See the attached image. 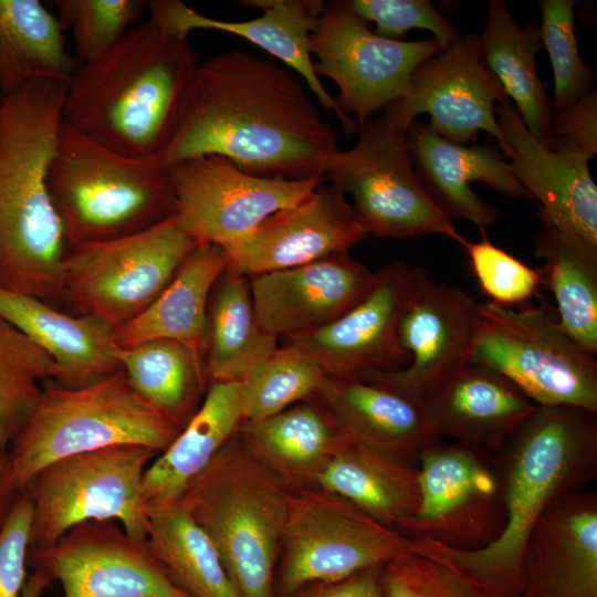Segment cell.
I'll return each mask as SVG.
<instances>
[{
	"instance_id": "7c38bea8",
	"label": "cell",
	"mask_w": 597,
	"mask_h": 597,
	"mask_svg": "<svg viewBox=\"0 0 597 597\" xmlns=\"http://www.w3.org/2000/svg\"><path fill=\"white\" fill-rule=\"evenodd\" d=\"M359 128L358 140L331 160L325 179L346 197L378 238L442 234L462 245L464 238L417 172L407 130L384 115Z\"/></svg>"
},
{
	"instance_id": "4dcf8cb0",
	"label": "cell",
	"mask_w": 597,
	"mask_h": 597,
	"mask_svg": "<svg viewBox=\"0 0 597 597\" xmlns=\"http://www.w3.org/2000/svg\"><path fill=\"white\" fill-rule=\"evenodd\" d=\"M226 268L221 247L199 243L153 304L113 329L116 346L129 348L165 338L184 343L205 357L209 296Z\"/></svg>"
},
{
	"instance_id": "836d02e7",
	"label": "cell",
	"mask_w": 597,
	"mask_h": 597,
	"mask_svg": "<svg viewBox=\"0 0 597 597\" xmlns=\"http://www.w3.org/2000/svg\"><path fill=\"white\" fill-rule=\"evenodd\" d=\"M76 59L64 30L40 0H0V95L38 81L69 83Z\"/></svg>"
},
{
	"instance_id": "83f0119b",
	"label": "cell",
	"mask_w": 597,
	"mask_h": 597,
	"mask_svg": "<svg viewBox=\"0 0 597 597\" xmlns=\"http://www.w3.org/2000/svg\"><path fill=\"white\" fill-rule=\"evenodd\" d=\"M237 433L291 492L314 488L329 460L352 442L316 397L265 419L243 421Z\"/></svg>"
},
{
	"instance_id": "4316f807",
	"label": "cell",
	"mask_w": 597,
	"mask_h": 597,
	"mask_svg": "<svg viewBox=\"0 0 597 597\" xmlns=\"http://www.w3.org/2000/svg\"><path fill=\"white\" fill-rule=\"evenodd\" d=\"M314 397L352 442L418 463L423 449L442 440L422 402L381 384L327 375Z\"/></svg>"
},
{
	"instance_id": "c3c4849f",
	"label": "cell",
	"mask_w": 597,
	"mask_h": 597,
	"mask_svg": "<svg viewBox=\"0 0 597 597\" xmlns=\"http://www.w3.org/2000/svg\"><path fill=\"white\" fill-rule=\"evenodd\" d=\"M381 568L371 567L337 582L320 583L308 593L289 597H387Z\"/></svg>"
},
{
	"instance_id": "277c9868",
	"label": "cell",
	"mask_w": 597,
	"mask_h": 597,
	"mask_svg": "<svg viewBox=\"0 0 597 597\" xmlns=\"http://www.w3.org/2000/svg\"><path fill=\"white\" fill-rule=\"evenodd\" d=\"M66 83H29L0 101V287L61 307L66 249L48 189Z\"/></svg>"
},
{
	"instance_id": "f546056e",
	"label": "cell",
	"mask_w": 597,
	"mask_h": 597,
	"mask_svg": "<svg viewBox=\"0 0 597 597\" xmlns=\"http://www.w3.org/2000/svg\"><path fill=\"white\" fill-rule=\"evenodd\" d=\"M242 422L240 383H209L196 413L147 467L142 484L146 505L178 501Z\"/></svg>"
},
{
	"instance_id": "ac0fdd59",
	"label": "cell",
	"mask_w": 597,
	"mask_h": 597,
	"mask_svg": "<svg viewBox=\"0 0 597 597\" xmlns=\"http://www.w3.org/2000/svg\"><path fill=\"white\" fill-rule=\"evenodd\" d=\"M423 269L404 261L375 272L366 294L326 326L292 337L290 345L314 359L327 375L360 376L407 365L398 341L400 318L422 280Z\"/></svg>"
},
{
	"instance_id": "5b68a950",
	"label": "cell",
	"mask_w": 597,
	"mask_h": 597,
	"mask_svg": "<svg viewBox=\"0 0 597 597\" xmlns=\"http://www.w3.org/2000/svg\"><path fill=\"white\" fill-rule=\"evenodd\" d=\"M46 182L66 251L150 229L176 210L160 156L123 155L64 122Z\"/></svg>"
},
{
	"instance_id": "3957f363",
	"label": "cell",
	"mask_w": 597,
	"mask_h": 597,
	"mask_svg": "<svg viewBox=\"0 0 597 597\" xmlns=\"http://www.w3.org/2000/svg\"><path fill=\"white\" fill-rule=\"evenodd\" d=\"M198 65L189 38L150 19L139 22L76 69L66 84L63 122L123 155L160 156L178 129Z\"/></svg>"
},
{
	"instance_id": "7bdbcfd3",
	"label": "cell",
	"mask_w": 597,
	"mask_h": 597,
	"mask_svg": "<svg viewBox=\"0 0 597 597\" xmlns=\"http://www.w3.org/2000/svg\"><path fill=\"white\" fill-rule=\"evenodd\" d=\"M470 268L483 293L495 304L516 307L527 305L542 285L534 269L493 244L486 233L479 241L464 240Z\"/></svg>"
},
{
	"instance_id": "60d3db41",
	"label": "cell",
	"mask_w": 597,
	"mask_h": 597,
	"mask_svg": "<svg viewBox=\"0 0 597 597\" xmlns=\"http://www.w3.org/2000/svg\"><path fill=\"white\" fill-rule=\"evenodd\" d=\"M574 0H542L541 34L554 74L553 113L593 92L595 72L584 63L574 29Z\"/></svg>"
},
{
	"instance_id": "ba28073f",
	"label": "cell",
	"mask_w": 597,
	"mask_h": 597,
	"mask_svg": "<svg viewBox=\"0 0 597 597\" xmlns=\"http://www.w3.org/2000/svg\"><path fill=\"white\" fill-rule=\"evenodd\" d=\"M478 312L469 363L500 373L536 406L597 412V362L561 328L548 305L486 301Z\"/></svg>"
},
{
	"instance_id": "9c48e42d",
	"label": "cell",
	"mask_w": 597,
	"mask_h": 597,
	"mask_svg": "<svg viewBox=\"0 0 597 597\" xmlns=\"http://www.w3.org/2000/svg\"><path fill=\"white\" fill-rule=\"evenodd\" d=\"M198 244L171 217L130 235L70 249L61 308L115 329L153 304Z\"/></svg>"
},
{
	"instance_id": "681fc988",
	"label": "cell",
	"mask_w": 597,
	"mask_h": 597,
	"mask_svg": "<svg viewBox=\"0 0 597 597\" xmlns=\"http://www.w3.org/2000/svg\"><path fill=\"white\" fill-rule=\"evenodd\" d=\"M21 492L13 481L8 449L0 447V532Z\"/></svg>"
},
{
	"instance_id": "8fae6325",
	"label": "cell",
	"mask_w": 597,
	"mask_h": 597,
	"mask_svg": "<svg viewBox=\"0 0 597 597\" xmlns=\"http://www.w3.org/2000/svg\"><path fill=\"white\" fill-rule=\"evenodd\" d=\"M415 553L412 538L321 488L291 492L281 538L277 586L289 597Z\"/></svg>"
},
{
	"instance_id": "bcb514c9",
	"label": "cell",
	"mask_w": 597,
	"mask_h": 597,
	"mask_svg": "<svg viewBox=\"0 0 597 597\" xmlns=\"http://www.w3.org/2000/svg\"><path fill=\"white\" fill-rule=\"evenodd\" d=\"M32 504L22 491L0 532V597H20L27 582Z\"/></svg>"
},
{
	"instance_id": "6da1fadb",
	"label": "cell",
	"mask_w": 597,
	"mask_h": 597,
	"mask_svg": "<svg viewBox=\"0 0 597 597\" xmlns=\"http://www.w3.org/2000/svg\"><path fill=\"white\" fill-rule=\"evenodd\" d=\"M338 151L335 132L290 69L231 50L198 65L160 158L167 166L219 155L252 175L302 180L325 177Z\"/></svg>"
},
{
	"instance_id": "d4e9b609",
	"label": "cell",
	"mask_w": 597,
	"mask_h": 597,
	"mask_svg": "<svg viewBox=\"0 0 597 597\" xmlns=\"http://www.w3.org/2000/svg\"><path fill=\"white\" fill-rule=\"evenodd\" d=\"M519 597H597V493L580 490L554 502L525 547Z\"/></svg>"
},
{
	"instance_id": "603a6c76",
	"label": "cell",
	"mask_w": 597,
	"mask_h": 597,
	"mask_svg": "<svg viewBox=\"0 0 597 597\" xmlns=\"http://www.w3.org/2000/svg\"><path fill=\"white\" fill-rule=\"evenodd\" d=\"M375 272L348 252L250 276L260 325L277 338L320 329L354 306Z\"/></svg>"
},
{
	"instance_id": "4fadbf2b",
	"label": "cell",
	"mask_w": 597,
	"mask_h": 597,
	"mask_svg": "<svg viewBox=\"0 0 597 597\" xmlns=\"http://www.w3.org/2000/svg\"><path fill=\"white\" fill-rule=\"evenodd\" d=\"M310 51L316 57V75L337 85L336 104L360 127L402 97L416 70L442 48L433 36L421 41L379 36L349 1L338 0L325 2Z\"/></svg>"
},
{
	"instance_id": "ee69618b",
	"label": "cell",
	"mask_w": 597,
	"mask_h": 597,
	"mask_svg": "<svg viewBox=\"0 0 597 597\" xmlns=\"http://www.w3.org/2000/svg\"><path fill=\"white\" fill-rule=\"evenodd\" d=\"M349 4L360 19L374 22V32L383 38L401 40L412 29H425L442 50L461 38L429 0H350Z\"/></svg>"
},
{
	"instance_id": "b9f144b4",
	"label": "cell",
	"mask_w": 597,
	"mask_h": 597,
	"mask_svg": "<svg viewBox=\"0 0 597 597\" xmlns=\"http://www.w3.org/2000/svg\"><path fill=\"white\" fill-rule=\"evenodd\" d=\"M57 19L69 31L81 63L116 44L140 22L142 0H56Z\"/></svg>"
},
{
	"instance_id": "f35d334b",
	"label": "cell",
	"mask_w": 597,
	"mask_h": 597,
	"mask_svg": "<svg viewBox=\"0 0 597 597\" xmlns=\"http://www.w3.org/2000/svg\"><path fill=\"white\" fill-rule=\"evenodd\" d=\"M59 376L52 357L0 317V447H10L33 410L43 384L56 381Z\"/></svg>"
},
{
	"instance_id": "d6986e66",
	"label": "cell",
	"mask_w": 597,
	"mask_h": 597,
	"mask_svg": "<svg viewBox=\"0 0 597 597\" xmlns=\"http://www.w3.org/2000/svg\"><path fill=\"white\" fill-rule=\"evenodd\" d=\"M347 197L323 182L222 248L227 269L248 277L346 253L369 235Z\"/></svg>"
},
{
	"instance_id": "d6a6232c",
	"label": "cell",
	"mask_w": 597,
	"mask_h": 597,
	"mask_svg": "<svg viewBox=\"0 0 597 597\" xmlns=\"http://www.w3.org/2000/svg\"><path fill=\"white\" fill-rule=\"evenodd\" d=\"M480 36L482 59L517 108L523 124L537 140L552 137V102L536 65L543 49L537 20L520 27L503 0H490Z\"/></svg>"
},
{
	"instance_id": "f6af8a7d",
	"label": "cell",
	"mask_w": 597,
	"mask_h": 597,
	"mask_svg": "<svg viewBox=\"0 0 597 597\" xmlns=\"http://www.w3.org/2000/svg\"><path fill=\"white\" fill-rule=\"evenodd\" d=\"M387 597H478L441 564L404 554L381 568Z\"/></svg>"
},
{
	"instance_id": "7a4b0ae2",
	"label": "cell",
	"mask_w": 597,
	"mask_h": 597,
	"mask_svg": "<svg viewBox=\"0 0 597 597\" xmlns=\"http://www.w3.org/2000/svg\"><path fill=\"white\" fill-rule=\"evenodd\" d=\"M501 479L504 527L490 545L458 551L412 538L415 553L454 574L478 597H519L527 540L557 500L597 475V412L537 406L493 459Z\"/></svg>"
},
{
	"instance_id": "d590c367",
	"label": "cell",
	"mask_w": 597,
	"mask_h": 597,
	"mask_svg": "<svg viewBox=\"0 0 597 597\" xmlns=\"http://www.w3.org/2000/svg\"><path fill=\"white\" fill-rule=\"evenodd\" d=\"M534 254L543 260L542 285L556 302L561 328L586 353L597 354V244L578 235L543 227L534 238Z\"/></svg>"
},
{
	"instance_id": "cb8c5ba5",
	"label": "cell",
	"mask_w": 597,
	"mask_h": 597,
	"mask_svg": "<svg viewBox=\"0 0 597 597\" xmlns=\"http://www.w3.org/2000/svg\"><path fill=\"white\" fill-rule=\"evenodd\" d=\"M438 436L493 460L537 407L510 379L468 363L422 399Z\"/></svg>"
},
{
	"instance_id": "ffe728a7",
	"label": "cell",
	"mask_w": 597,
	"mask_h": 597,
	"mask_svg": "<svg viewBox=\"0 0 597 597\" xmlns=\"http://www.w3.org/2000/svg\"><path fill=\"white\" fill-rule=\"evenodd\" d=\"M479 321L478 303L448 283L422 280L398 326L406 366L373 370L360 377L412 399L423 397L470 359Z\"/></svg>"
},
{
	"instance_id": "f907efd6",
	"label": "cell",
	"mask_w": 597,
	"mask_h": 597,
	"mask_svg": "<svg viewBox=\"0 0 597 597\" xmlns=\"http://www.w3.org/2000/svg\"><path fill=\"white\" fill-rule=\"evenodd\" d=\"M52 580L40 572H34L27 578L20 597H42Z\"/></svg>"
},
{
	"instance_id": "7dc6e473",
	"label": "cell",
	"mask_w": 597,
	"mask_h": 597,
	"mask_svg": "<svg viewBox=\"0 0 597 597\" xmlns=\"http://www.w3.org/2000/svg\"><path fill=\"white\" fill-rule=\"evenodd\" d=\"M551 134L593 158L597 154V94L590 92L572 106L553 113Z\"/></svg>"
},
{
	"instance_id": "9a60e30c",
	"label": "cell",
	"mask_w": 597,
	"mask_h": 597,
	"mask_svg": "<svg viewBox=\"0 0 597 597\" xmlns=\"http://www.w3.org/2000/svg\"><path fill=\"white\" fill-rule=\"evenodd\" d=\"M420 503L400 533L458 551H476L501 534L505 512L493 460L442 440L418 455Z\"/></svg>"
},
{
	"instance_id": "f1b7e54d",
	"label": "cell",
	"mask_w": 597,
	"mask_h": 597,
	"mask_svg": "<svg viewBox=\"0 0 597 597\" xmlns=\"http://www.w3.org/2000/svg\"><path fill=\"white\" fill-rule=\"evenodd\" d=\"M0 317L52 357L60 369L55 383L61 386H86L121 369L113 328L96 320L2 287Z\"/></svg>"
},
{
	"instance_id": "ab89813d",
	"label": "cell",
	"mask_w": 597,
	"mask_h": 597,
	"mask_svg": "<svg viewBox=\"0 0 597 597\" xmlns=\"http://www.w3.org/2000/svg\"><path fill=\"white\" fill-rule=\"evenodd\" d=\"M327 374L293 346H277L240 381L243 421L271 417L314 397Z\"/></svg>"
},
{
	"instance_id": "e575fe53",
	"label": "cell",
	"mask_w": 597,
	"mask_h": 597,
	"mask_svg": "<svg viewBox=\"0 0 597 597\" xmlns=\"http://www.w3.org/2000/svg\"><path fill=\"white\" fill-rule=\"evenodd\" d=\"M260 325L250 277L226 270L212 286L207 308L205 366L209 383L241 381L279 345Z\"/></svg>"
},
{
	"instance_id": "74e56055",
	"label": "cell",
	"mask_w": 597,
	"mask_h": 597,
	"mask_svg": "<svg viewBox=\"0 0 597 597\" xmlns=\"http://www.w3.org/2000/svg\"><path fill=\"white\" fill-rule=\"evenodd\" d=\"M114 356L135 390L149 405L182 427L200 407L209 380L205 357L174 339H153Z\"/></svg>"
},
{
	"instance_id": "2e32d148",
	"label": "cell",
	"mask_w": 597,
	"mask_h": 597,
	"mask_svg": "<svg viewBox=\"0 0 597 597\" xmlns=\"http://www.w3.org/2000/svg\"><path fill=\"white\" fill-rule=\"evenodd\" d=\"M507 101L483 62L479 34L468 33L423 62L406 94L383 115L407 130L418 115L428 114V125L436 134L461 145L485 132L509 158L511 151L495 116V105Z\"/></svg>"
},
{
	"instance_id": "8992f818",
	"label": "cell",
	"mask_w": 597,
	"mask_h": 597,
	"mask_svg": "<svg viewBox=\"0 0 597 597\" xmlns=\"http://www.w3.org/2000/svg\"><path fill=\"white\" fill-rule=\"evenodd\" d=\"M290 495L235 432L178 500L213 543L240 597H274Z\"/></svg>"
},
{
	"instance_id": "1f68e13d",
	"label": "cell",
	"mask_w": 597,
	"mask_h": 597,
	"mask_svg": "<svg viewBox=\"0 0 597 597\" xmlns=\"http://www.w3.org/2000/svg\"><path fill=\"white\" fill-rule=\"evenodd\" d=\"M315 486L399 532L420 503L418 463L355 442L329 460Z\"/></svg>"
},
{
	"instance_id": "44dd1931",
	"label": "cell",
	"mask_w": 597,
	"mask_h": 597,
	"mask_svg": "<svg viewBox=\"0 0 597 597\" xmlns=\"http://www.w3.org/2000/svg\"><path fill=\"white\" fill-rule=\"evenodd\" d=\"M495 116L511 151L509 167L540 202L542 226L597 244V186L589 171L591 158L554 137L537 140L510 101L495 105Z\"/></svg>"
},
{
	"instance_id": "8d00e7d4",
	"label": "cell",
	"mask_w": 597,
	"mask_h": 597,
	"mask_svg": "<svg viewBox=\"0 0 597 597\" xmlns=\"http://www.w3.org/2000/svg\"><path fill=\"white\" fill-rule=\"evenodd\" d=\"M146 542L190 597H240L213 543L179 502L147 505Z\"/></svg>"
},
{
	"instance_id": "30bf717a",
	"label": "cell",
	"mask_w": 597,
	"mask_h": 597,
	"mask_svg": "<svg viewBox=\"0 0 597 597\" xmlns=\"http://www.w3.org/2000/svg\"><path fill=\"white\" fill-rule=\"evenodd\" d=\"M159 454L121 444L56 460L41 469L22 491L32 504L30 547H48L67 531L93 520H113L127 534L146 540L147 505L142 484Z\"/></svg>"
},
{
	"instance_id": "816d5d0a",
	"label": "cell",
	"mask_w": 597,
	"mask_h": 597,
	"mask_svg": "<svg viewBox=\"0 0 597 597\" xmlns=\"http://www.w3.org/2000/svg\"><path fill=\"white\" fill-rule=\"evenodd\" d=\"M0 101H1V95H0Z\"/></svg>"
},
{
	"instance_id": "7402d4cb",
	"label": "cell",
	"mask_w": 597,
	"mask_h": 597,
	"mask_svg": "<svg viewBox=\"0 0 597 597\" xmlns=\"http://www.w3.org/2000/svg\"><path fill=\"white\" fill-rule=\"evenodd\" d=\"M241 3L262 10V15L248 21H223L202 15L180 0L146 1V8L149 19L168 33L189 38L193 30H217L239 35L260 46L302 76L318 103L335 114L345 134L355 133L357 123L341 111L314 71L310 36L318 25L325 2L244 0Z\"/></svg>"
},
{
	"instance_id": "5bb4252c",
	"label": "cell",
	"mask_w": 597,
	"mask_h": 597,
	"mask_svg": "<svg viewBox=\"0 0 597 597\" xmlns=\"http://www.w3.org/2000/svg\"><path fill=\"white\" fill-rule=\"evenodd\" d=\"M167 174L178 228L197 243L219 247L302 201L325 180L323 176L302 180L256 176L219 155L177 160L167 165Z\"/></svg>"
},
{
	"instance_id": "e0dca14e",
	"label": "cell",
	"mask_w": 597,
	"mask_h": 597,
	"mask_svg": "<svg viewBox=\"0 0 597 597\" xmlns=\"http://www.w3.org/2000/svg\"><path fill=\"white\" fill-rule=\"evenodd\" d=\"M28 565L57 580L63 597H190L146 540L132 537L113 520L81 523L48 547L29 548Z\"/></svg>"
},
{
	"instance_id": "52a82bcc",
	"label": "cell",
	"mask_w": 597,
	"mask_h": 597,
	"mask_svg": "<svg viewBox=\"0 0 597 597\" xmlns=\"http://www.w3.org/2000/svg\"><path fill=\"white\" fill-rule=\"evenodd\" d=\"M182 428L142 398L122 368L75 388L49 380L8 448L13 481L22 491L48 464L113 446L160 453Z\"/></svg>"
},
{
	"instance_id": "484cf974",
	"label": "cell",
	"mask_w": 597,
	"mask_h": 597,
	"mask_svg": "<svg viewBox=\"0 0 597 597\" xmlns=\"http://www.w3.org/2000/svg\"><path fill=\"white\" fill-rule=\"evenodd\" d=\"M407 145L422 182L451 218H463L485 233L500 217L471 187L480 181L510 198L532 199L490 140L465 146L436 134L428 124L413 121L407 129Z\"/></svg>"
}]
</instances>
